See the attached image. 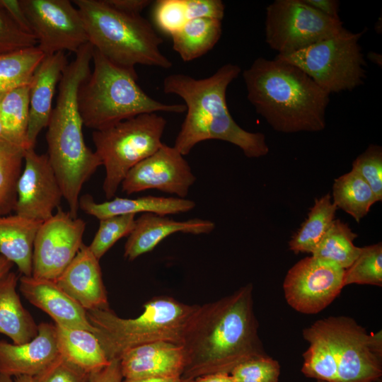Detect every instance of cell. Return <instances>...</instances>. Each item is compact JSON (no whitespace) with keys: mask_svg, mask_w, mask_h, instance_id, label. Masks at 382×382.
Listing matches in <instances>:
<instances>
[{"mask_svg":"<svg viewBox=\"0 0 382 382\" xmlns=\"http://www.w3.org/2000/svg\"><path fill=\"white\" fill-rule=\"evenodd\" d=\"M54 325L59 353L66 360L90 374L110 363V360L93 332Z\"/></svg>","mask_w":382,"mask_h":382,"instance_id":"4316f807","label":"cell"},{"mask_svg":"<svg viewBox=\"0 0 382 382\" xmlns=\"http://www.w3.org/2000/svg\"><path fill=\"white\" fill-rule=\"evenodd\" d=\"M199 305L186 304L168 296L149 299L134 318L117 316L109 307L87 311L93 333L109 360L129 349L156 341L181 345L184 333Z\"/></svg>","mask_w":382,"mask_h":382,"instance_id":"52a82bcc","label":"cell"},{"mask_svg":"<svg viewBox=\"0 0 382 382\" xmlns=\"http://www.w3.org/2000/svg\"><path fill=\"white\" fill-rule=\"evenodd\" d=\"M247 98L267 123L284 133L325 127L330 94L295 65L258 57L243 72Z\"/></svg>","mask_w":382,"mask_h":382,"instance_id":"277c9868","label":"cell"},{"mask_svg":"<svg viewBox=\"0 0 382 382\" xmlns=\"http://www.w3.org/2000/svg\"><path fill=\"white\" fill-rule=\"evenodd\" d=\"M13 263L2 255H0V279L11 271Z\"/></svg>","mask_w":382,"mask_h":382,"instance_id":"f907efd6","label":"cell"},{"mask_svg":"<svg viewBox=\"0 0 382 382\" xmlns=\"http://www.w3.org/2000/svg\"><path fill=\"white\" fill-rule=\"evenodd\" d=\"M19 283L23 296L33 306L48 314L54 324L95 332L87 311L56 282L22 275Z\"/></svg>","mask_w":382,"mask_h":382,"instance_id":"ac0fdd59","label":"cell"},{"mask_svg":"<svg viewBox=\"0 0 382 382\" xmlns=\"http://www.w3.org/2000/svg\"><path fill=\"white\" fill-rule=\"evenodd\" d=\"M86 224L60 207L42 222L34 241L32 276L56 282L83 243Z\"/></svg>","mask_w":382,"mask_h":382,"instance_id":"5bb4252c","label":"cell"},{"mask_svg":"<svg viewBox=\"0 0 382 382\" xmlns=\"http://www.w3.org/2000/svg\"><path fill=\"white\" fill-rule=\"evenodd\" d=\"M42 222L17 214L0 216V255L32 276L34 241Z\"/></svg>","mask_w":382,"mask_h":382,"instance_id":"cb8c5ba5","label":"cell"},{"mask_svg":"<svg viewBox=\"0 0 382 382\" xmlns=\"http://www.w3.org/2000/svg\"><path fill=\"white\" fill-rule=\"evenodd\" d=\"M113 8L130 14H140L151 1L149 0H104Z\"/></svg>","mask_w":382,"mask_h":382,"instance_id":"f6af8a7d","label":"cell"},{"mask_svg":"<svg viewBox=\"0 0 382 382\" xmlns=\"http://www.w3.org/2000/svg\"><path fill=\"white\" fill-rule=\"evenodd\" d=\"M369 382H378V381H369Z\"/></svg>","mask_w":382,"mask_h":382,"instance_id":"9f6ffc18","label":"cell"},{"mask_svg":"<svg viewBox=\"0 0 382 382\" xmlns=\"http://www.w3.org/2000/svg\"><path fill=\"white\" fill-rule=\"evenodd\" d=\"M181 376H154L139 378H125L122 382H181Z\"/></svg>","mask_w":382,"mask_h":382,"instance_id":"c3c4849f","label":"cell"},{"mask_svg":"<svg viewBox=\"0 0 382 382\" xmlns=\"http://www.w3.org/2000/svg\"><path fill=\"white\" fill-rule=\"evenodd\" d=\"M317 382H324V381H317Z\"/></svg>","mask_w":382,"mask_h":382,"instance_id":"11a10c76","label":"cell"},{"mask_svg":"<svg viewBox=\"0 0 382 382\" xmlns=\"http://www.w3.org/2000/svg\"><path fill=\"white\" fill-rule=\"evenodd\" d=\"M192 379H182L181 382H192Z\"/></svg>","mask_w":382,"mask_h":382,"instance_id":"db71d44e","label":"cell"},{"mask_svg":"<svg viewBox=\"0 0 382 382\" xmlns=\"http://www.w3.org/2000/svg\"><path fill=\"white\" fill-rule=\"evenodd\" d=\"M45 56L59 52L76 53L89 42L79 11L69 0H20Z\"/></svg>","mask_w":382,"mask_h":382,"instance_id":"7c38bea8","label":"cell"},{"mask_svg":"<svg viewBox=\"0 0 382 382\" xmlns=\"http://www.w3.org/2000/svg\"><path fill=\"white\" fill-rule=\"evenodd\" d=\"M192 382H236L230 374H210L192 379Z\"/></svg>","mask_w":382,"mask_h":382,"instance_id":"7dc6e473","label":"cell"},{"mask_svg":"<svg viewBox=\"0 0 382 382\" xmlns=\"http://www.w3.org/2000/svg\"><path fill=\"white\" fill-rule=\"evenodd\" d=\"M93 69L80 85L78 105L83 125L96 130L145 113L185 112V104H166L137 83L135 68L114 64L93 48Z\"/></svg>","mask_w":382,"mask_h":382,"instance_id":"5b68a950","label":"cell"},{"mask_svg":"<svg viewBox=\"0 0 382 382\" xmlns=\"http://www.w3.org/2000/svg\"><path fill=\"white\" fill-rule=\"evenodd\" d=\"M24 154L22 147L0 139V216L14 212Z\"/></svg>","mask_w":382,"mask_h":382,"instance_id":"836d02e7","label":"cell"},{"mask_svg":"<svg viewBox=\"0 0 382 382\" xmlns=\"http://www.w3.org/2000/svg\"><path fill=\"white\" fill-rule=\"evenodd\" d=\"M350 284L382 286V244L361 248L354 262L346 270L344 286Z\"/></svg>","mask_w":382,"mask_h":382,"instance_id":"e575fe53","label":"cell"},{"mask_svg":"<svg viewBox=\"0 0 382 382\" xmlns=\"http://www.w3.org/2000/svg\"><path fill=\"white\" fill-rule=\"evenodd\" d=\"M214 228V223L207 219L195 218L175 221L166 216L144 213L136 219L134 228L128 236L124 256L132 261L153 250L163 240L173 233L207 234Z\"/></svg>","mask_w":382,"mask_h":382,"instance_id":"7402d4cb","label":"cell"},{"mask_svg":"<svg viewBox=\"0 0 382 382\" xmlns=\"http://www.w3.org/2000/svg\"><path fill=\"white\" fill-rule=\"evenodd\" d=\"M357 237L347 224L335 219L311 255L346 270L361 250L353 243Z\"/></svg>","mask_w":382,"mask_h":382,"instance_id":"1f68e13d","label":"cell"},{"mask_svg":"<svg viewBox=\"0 0 382 382\" xmlns=\"http://www.w3.org/2000/svg\"><path fill=\"white\" fill-rule=\"evenodd\" d=\"M195 180L184 156L174 146L163 143L156 152L134 166L120 185L127 195L156 189L185 198Z\"/></svg>","mask_w":382,"mask_h":382,"instance_id":"9a60e30c","label":"cell"},{"mask_svg":"<svg viewBox=\"0 0 382 382\" xmlns=\"http://www.w3.org/2000/svg\"><path fill=\"white\" fill-rule=\"evenodd\" d=\"M188 19L211 18L221 21L225 6L221 0H185Z\"/></svg>","mask_w":382,"mask_h":382,"instance_id":"b9f144b4","label":"cell"},{"mask_svg":"<svg viewBox=\"0 0 382 382\" xmlns=\"http://www.w3.org/2000/svg\"><path fill=\"white\" fill-rule=\"evenodd\" d=\"M24 162L16 185L14 212L21 216L43 222L59 207L62 191L47 154L25 149Z\"/></svg>","mask_w":382,"mask_h":382,"instance_id":"2e32d148","label":"cell"},{"mask_svg":"<svg viewBox=\"0 0 382 382\" xmlns=\"http://www.w3.org/2000/svg\"><path fill=\"white\" fill-rule=\"evenodd\" d=\"M345 28L340 19L328 17L303 0H276L266 8L265 41L277 54H289Z\"/></svg>","mask_w":382,"mask_h":382,"instance_id":"30bf717a","label":"cell"},{"mask_svg":"<svg viewBox=\"0 0 382 382\" xmlns=\"http://www.w3.org/2000/svg\"><path fill=\"white\" fill-rule=\"evenodd\" d=\"M337 357V382L378 381L382 375V333H368L347 316L324 318Z\"/></svg>","mask_w":382,"mask_h":382,"instance_id":"8fae6325","label":"cell"},{"mask_svg":"<svg viewBox=\"0 0 382 382\" xmlns=\"http://www.w3.org/2000/svg\"><path fill=\"white\" fill-rule=\"evenodd\" d=\"M99 260L88 245L83 243L56 280L59 286L86 311L109 307Z\"/></svg>","mask_w":382,"mask_h":382,"instance_id":"d6986e66","label":"cell"},{"mask_svg":"<svg viewBox=\"0 0 382 382\" xmlns=\"http://www.w3.org/2000/svg\"><path fill=\"white\" fill-rule=\"evenodd\" d=\"M332 198V202L337 209L351 215L357 222L378 202L370 186L353 170L335 180Z\"/></svg>","mask_w":382,"mask_h":382,"instance_id":"4dcf8cb0","label":"cell"},{"mask_svg":"<svg viewBox=\"0 0 382 382\" xmlns=\"http://www.w3.org/2000/svg\"><path fill=\"white\" fill-rule=\"evenodd\" d=\"M17 274L10 271L0 279V333L13 343H26L38 333L37 325L16 291Z\"/></svg>","mask_w":382,"mask_h":382,"instance_id":"d4e9b609","label":"cell"},{"mask_svg":"<svg viewBox=\"0 0 382 382\" xmlns=\"http://www.w3.org/2000/svg\"><path fill=\"white\" fill-rule=\"evenodd\" d=\"M90 376L59 355L35 379L37 382H90Z\"/></svg>","mask_w":382,"mask_h":382,"instance_id":"60d3db41","label":"cell"},{"mask_svg":"<svg viewBox=\"0 0 382 382\" xmlns=\"http://www.w3.org/2000/svg\"><path fill=\"white\" fill-rule=\"evenodd\" d=\"M320 13L335 19H340V2L336 0H303Z\"/></svg>","mask_w":382,"mask_h":382,"instance_id":"bcb514c9","label":"cell"},{"mask_svg":"<svg viewBox=\"0 0 382 382\" xmlns=\"http://www.w3.org/2000/svg\"><path fill=\"white\" fill-rule=\"evenodd\" d=\"M221 21L211 18L190 19L171 35L173 49L183 61L195 60L211 50L221 35Z\"/></svg>","mask_w":382,"mask_h":382,"instance_id":"83f0119b","label":"cell"},{"mask_svg":"<svg viewBox=\"0 0 382 382\" xmlns=\"http://www.w3.org/2000/svg\"><path fill=\"white\" fill-rule=\"evenodd\" d=\"M241 71L238 65L226 64L212 76L201 79L183 74L165 77L163 92L178 96L186 107V115L173 146L183 156L198 143L210 139L234 144L248 158L268 154L265 135L245 130L229 112L226 90Z\"/></svg>","mask_w":382,"mask_h":382,"instance_id":"7a4b0ae2","label":"cell"},{"mask_svg":"<svg viewBox=\"0 0 382 382\" xmlns=\"http://www.w3.org/2000/svg\"><path fill=\"white\" fill-rule=\"evenodd\" d=\"M120 359L124 378L182 376L185 356L182 345L156 341L134 347Z\"/></svg>","mask_w":382,"mask_h":382,"instance_id":"ffe728a7","label":"cell"},{"mask_svg":"<svg viewBox=\"0 0 382 382\" xmlns=\"http://www.w3.org/2000/svg\"><path fill=\"white\" fill-rule=\"evenodd\" d=\"M38 333L23 344L0 340V374L35 377L59 355L54 323H41Z\"/></svg>","mask_w":382,"mask_h":382,"instance_id":"e0dca14e","label":"cell"},{"mask_svg":"<svg viewBox=\"0 0 382 382\" xmlns=\"http://www.w3.org/2000/svg\"><path fill=\"white\" fill-rule=\"evenodd\" d=\"M30 84L4 93L0 102V117L5 139L25 150L28 149Z\"/></svg>","mask_w":382,"mask_h":382,"instance_id":"f1b7e54d","label":"cell"},{"mask_svg":"<svg viewBox=\"0 0 382 382\" xmlns=\"http://www.w3.org/2000/svg\"><path fill=\"white\" fill-rule=\"evenodd\" d=\"M195 207L194 201L180 197L144 196L135 199L115 197L108 201L96 202L93 197L85 194L79 198V208L98 219L106 217L153 213L166 216L187 212Z\"/></svg>","mask_w":382,"mask_h":382,"instance_id":"603a6c76","label":"cell"},{"mask_svg":"<svg viewBox=\"0 0 382 382\" xmlns=\"http://www.w3.org/2000/svg\"><path fill=\"white\" fill-rule=\"evenodd\" d=\"M93 51L92 45L86 43L67 64L47 126V155L69 205V212L74 218L77 217L83 185L102 166L96 152L85 143L78 105L79 88L91 73Z\"/></svg>","mask_w":382,"mask_h":382,"instance_id":"3957f363","label":"cell"},{"mask_svg":"<svg viewBox=\"0 0 382 382\" xmlns=\"http://www.w3.org/2000/svg\"><path fill=\"white\" fill-rule=\"evenodd\" d=\"M303 336L309 346L303 354L302 374L316 381L337 382V357L325 319L304 328Z\"/></svg>","mask_w":382,"mask_h":382,"instance_id":"484cf974","label":"cell"},{"mask_svg":"<svg viewBox=\"0 0 382 382\" xmlns=\"http://www.w3.org/2000/svg\"><path fill=\"white\" fill-rule=\"evenodd\" d=\"M345 270L313 256L306 257L287 272L283 291L286 301L303 314H316L330 305L344 286Z\"/></svg>","mask_w":382,"mask_h":382,"instance_id":"4fadbf2b","label":"cell"},{"mask_svg":"<svg viewBox=\"0 0 382 382\" xmlns=\"http://www.w3.org/2000/svg\"><path fill=\"white\" fill-rule=\"evenodd\" d=\"M356 171L370 186L378 202L382 200V149L370 145L352 163Z\"/></svg>","mask_w":382,"mask_h":382,"instance_id":"74e56055","label":"cell"},{"mask_svg":"<svg viewBox=\"0 0 382 382\" xmlns=\"http://www.w3.org/2000/svg\"><path fill=\"white\" fill-rule=\"evenodd\" d=\"M0 374V382H37L35 377L30 376H19L14 377Z\"/></svg>","mask_w":382,"mask_h":382,"instance_id":"681fc988","label":"cell"},{"mask_svg":"<svg viewBox=\"0 0 382 382\" xmlns=\"http://www.w3.org/2000/svg\"><path fill=\"white\" fill-rule=\"evenodd\" d=\"M0 8L6 12L19 28L25 32L33 35L20 0H0Z\"/></svg>","mask_w":382,"mask_h":382,"instance_id":"7bdbcfd3","label":"cell"},{"mask_svg":"<svg viewBox=\"0 0 382 382\" xmlns=\"http://www.w3.org/2000/svg\"><path fill=\"white\" fill-rule=\"evenodd\" d=\"M253 286L199 306L184 333L182 379L216 373L230 374L238 364L267 354L258 335Z\"/></svg>","mask_w":382,"mask_h":382,"instance_id":"6da1fadb","label":"cell"},{"mask_svg":"<svg viewBox=\"0 0 382 382\" xmlns=\"http://www.w3.org/2000/svg\"><path fill=\"white\" fill-rule=\"evenodd\" d=\"M364 31L354 33L344 29L303 50L276 57L301 69L329 94L351 91L366 78V63L359 44Z\"/></svg>","mask_w":382,"mask_h":382,"instance_id":"9c48e42d","label":"cell"},{"mask_svg":"<svg viewBox=\"0 0 382 382\" xmlns=\"http://www.w3.org/2000/svg\"><path fill=\"white\" fill-rule=\"evenodd\" d=\"M35 46V37L19 28L0 8V54Z\"/></svg>","mask_w":382,"mask_h":382,"instance_id":"ab89813d","label":"cell"},{"mask_svg":"<svg viewBox=\"0 0 382 382\" xmlns=\"http://www.w3.org/2000/svg\"><path fill=\"white\" fill-rule=\"evenodd\" d=\"M93 48L115 64L169 69L171 61L160 50L162 38L140 14L117 11L104 0H74Z\"/></svg>","mask_w":382,"mask_h":382,"instance_id":"8992f818","label":"cell"},{"mask_svg":"<svg viewBox=\"0 0 382 382\" xmlns=\"http://www.w3.org/2000/svg\"><path fill=\"white\" fill-rule=\"evenodd\" d=\"M120 359H115L102 369L91 374L90 382H122Z\"/></svg>","mask_w":382,"mask_h":382,"instance_id":"ee69618b","label":"cell"},{"mask_svg":"<svg viewBox=\"0 0 382 382\" xmlns=\"http://www.w3.org/2000/svg\"><path fill=\"white\" fill-rule=\"evenodd\" d=\"M230 374L236 382H279L280 365L265 354L238 364Z\"/></svg>","mask_w":382,"mask_h":382,"instance_id":"8d00e7d4","label":"cell"},{"mask_svg":"<svg viewBox=\"0 0 382 382\" xmlns=\"http://www.w3.org/2000/svg\"><path fill=\"white\" fill-rule=\"evenodd\" d=\"M44 57L37 46L0 54V95L30 84L35 70Z\"/></svg>","mask_w":382,"mask_h":382,"instance_id":"d6a6232c","label":"cell"},{"mask_svg":"<svg viewBox=\"0 0 382 382\" xmlns=\"http://www.w3.org/2000/svg\"><path fill=\"white\" fill-rule=\"evenodd\" d=\"M134 214H123L99 220V226L88 245L93 255L100 260L120 238L128 236L135 226Z\"/></svg>","mask_w":382,"mask_h":382,"instance_id":"d590c367","label":"cell"},{"mask_svg":"<svg viewBox=\"0 0 382 382\" xmlns=\"http://www.w3.org/2000/svg\"><path fill=\"white\" fill-rule=\"evenodd\" d=\"M154 14L158 27L170 36L189 20L185 0H158L156 2Z\"/></svg>","mask_w":382,"mask_h":382,"instance_id":"f35d334b","label":"cell"},{"mask_svg":"<svg viewBox=\"0 0 382 382\" xmlns=\"http://www.w3.org/2000/svg\"><path fill=\"white\" fill-rule=\"evenodd\" d=\"M68 64L64 52H59L45 56L33 73L30 84L28 149H34L40 132L48 125L55 89Z\"/></svg>","mask_w":382,"mask_h":382,"instance_id":"44dd1931","label":"cell"},{"mask_svg":"<svg viewBox=\"0 0 382 382\" xmlns=\"http://www.w3.org/2000/svg\"><path fill=\"white\" fill-rule=\"evenodd\" d=\"M368 58L369 60L376 64L377 65L381 66V64H382L381 54H379L376 52H369L368 54Z\"/></svg>","mask_w":382,"mask_h":382,"instance_id":"816d5d0a","label":"cell"},{"mask_svg":"<svg viewBox=\"0 0 382 382\" xmlns=\"http://www.w3.org/2000/svg\"><path fill=\"white\" fill-rule=\"evenodd\" d=\"M337 209L330 193L316 199L308 218L289 242V250L312 254L335 219Z\"/></svg>","mask_w":382,"mask_h":382,"instance_id":"f546056e","label":"cell"},{"mask_svg":"<svg viewBox=\"0 0 382 382\" xmlns=\"http://www.w3.org/2000/svg\"><path fill=\"white\" fill-rule=\"evenodd\" d=\"M166 124L156 112L145 113L93 132L95 152L105 169L103 190L107 199L115 196L134 166L161 147Z\"/></svg>","mask_w":382,"mask_h":382,"instance_id":"ba28073f","label":"cell"},{"mask_svg":"<svg viewBox=\"0 0 382 382\" xmlns=\"http://www.w3.org/2000/svg\"><path fill=\"white\" fill-rule=\"evenodd\" d=\"M2 95L3 94H1L0 95V102H1V97H2ZM0 139L1 140H5V137H4V131H3V127H2V124H1V117H0Z\"/></svg>","mask_w":382,"mask_h":382,"instance_id":"f5cc1de1","label":"cell"}]
</instances>
